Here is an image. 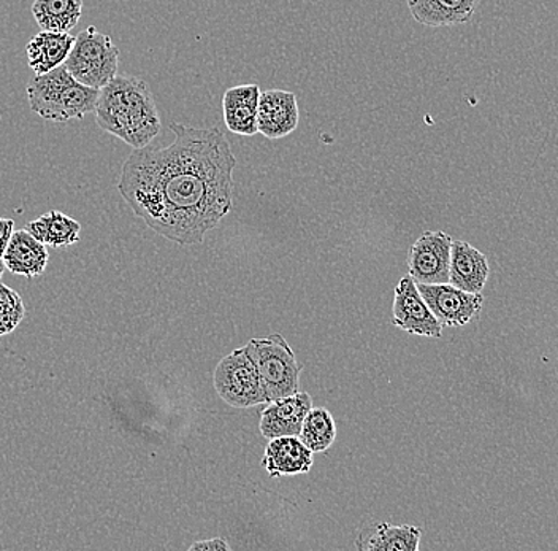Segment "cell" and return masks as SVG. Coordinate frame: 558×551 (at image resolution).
Masks as SVG:
<instances>
[{
  "label": "cell",
  "mask_w": 558,
  "mask_h": 551,
  "mask_svg": "<svg viewBox=\"0 0 558 551\" xmlns=\"http://www.w3.org/2000/svg\"><path fill=\"white\" fill-rule=\"evenodd\" d=\"M169 146L134 149L122 166L121 196L163 239L197 245L232 211V146L219 128L172 123Z\"/></svg>",
  "instance_id": "1"
},
{
  "label": "cell",
  "mask_w": 558,
  "mask_h": 551,
  "mask_svg": "<svg viewBox=\"0 0 558 551\" xmlns=\"http://www.w3.org/2000/svg\"><path fill=\"white\" fill-rule=\"evenodd\" d=\"M94 113L102 131L134 149L148 146L162 129L155 96L148 83L137 76H114L100 89Z\"/></svg>",
  "instance_id": "2"
},
{
  "label": "cell",
  "mask_w": 558,
  "mask_h": 551,
  "mask_svg": "<svg viewBox=\"0 0 558 551\" xmlns=\"http://www.w3.org/2000/svg\"><path fill=\"white\" fill-rule=\"evenodd\" d=\"M31 110L51 123L83 120L96 110L100 89L89 88L73 79L65 65L35 75L27 85Z\"/></svg>",
  "instance_id": "3"
},
{
  "label": "cell",
  "mask_w": 558,
  "mask_h": 551,
  "mask_svg": "<svg viewBox=\"0 0 558 551\" xmlns=\"http://www.w3.org/2000/svg\"><path fill=\"white\" fill-rule=\"evenodd\" d=\"M244 350L259 372L268 403L299 393L302 369L291 345L281 334L251 338Z\"/></svg>",
  "instance_id": "4"
},
{
  "label": "cell",
  "mask_w": 558,
  "mask_h": 551,
  "mask_svg": "<svg viewBox=\"0 0 558 551\" xmlns=\"http://www.w3.org/2000/svg\"><path fill=\"white\" fill-rule=\"evenodd\" d=\"M64 65L83 85L102 89L118 75L120 50L110 36L89 26L75 37Z\"/></svg>",
  "instance_id": "5"
},
{
  "label": "cell",
  "mask_w": 558,
  "mask_h": 551,
  "mask_svg": "<svg viewBox=\"0 0 558 551\" xmlns=\"http://www.w3.org/2000/svg\"><path fill=\"white\" fill-rule=\"evenodd\" d=\"M213 383L218 396L227 406L235 409H251L260 404H268L259 372L244 347L232 351L218 362Z\"/></svg>",
  "instance_id": "6"
},
{
  "label": "cell",
  "mask_w": 558,
  "mask_h": 551,
  "mask_svg": "<svg viewBox=\"0 0 558 551\" xmlns=\"http://www.w3.org/2000/svg\"><path fill=\"white\" fill-rule=\"evenodd\" d=\"M417 289L442 327L466 326L483 310L481 292H466L451 284H417Z\"/></svg>",
  "instance_id": "7"
},
{
  "label": "cell",
  "mask_w": 558,
  "mask_h": 551,
  "mask_svg": "<svg viewBox=\"0 0 558 551\" xmlns=\"http://www.w3.org/2000/svg\"><path fill=\"white\" fill-rule=\"evenodd\" d=\"M452 239L449 233L424 232L411 247L408 256L410 275L416 284H449Z\"/></svg>",
  "instance_id": "8"
},
{
  "label": "cell",
  "mask_w": 558,
  "mask_h": 551,
  "mask_svg": "<svg viewBox=\"0 0 558 551\" xmlns=\"http://www.w3.org/2000/svg\"><path fill=\"white\" fill-rule=\"evenodd\" d=\"M392 312L393 324L404 333L434 338L442 336L441 324L428 309L410 274L404 275L396 286Z\"/></svg>",
  "instance_id": "9"
},
{
  "label": "cell",
  "mask_w": 558,
  "mask_h": 551,
  "mask_svg": "<svg viewBox=\"0 0 558 551\" xmlns=\"http://www.w3.org/2000/svg\"><path fill=\"white\" fill-rule=\"evenodd\" d=\"M300 111L296 96L291 91L268 89L260 93L257 108V132L277 141L288 137L299 128Z\"/></svg>",
  "instance_id": "10"
},
{
  "label": "cell",
  "mask_w": 558,
  "mask_h": 551,
  "mask_svg": "<svg viewBox=\"0 0 558 551\" xmlns=\"http://www.w3.org/2000/svg\"><path fill=\"white\" fill-rule=\"evenodd\" d=\"M313 409V397L308 393L271 400L260 415V432L267 441L277 438H299L303 420Z\"/></svg>",
  "instance_id": "11"
},
{
  "label": "cell",
  "mask_w": 558,
  "mask_h": 551,
  "mask_svg": "<svg viewBox=\"0 0 558 551\" xmlns=\"http://www.w3.org/2000/svg\"><path fill=\"white\" fill-rule=\"evenodd\" d=\"M313 455L312 450L303 445L299 438L289 435V438L268 441L262 464L271 479L300 476V474H308L312 470Z\"/></svg>",
  "instance_id": "12"
},
{
  "label": "cell",
  "mask_w": 558,
  "mask_h": 551,
  "mask_svg": "<svg viewBox=\"0 0 558 551\" xmlns=\"http://www.w3.org/2000/svg\"><path fill=\"white\" fill-rule=\"evenodd\" d=\"M416 23L425 27H452L469 23L481 0H407Z\"/></svg>",
  "instance_id": "13"
},
{
  "label": "cell",
  "mask_w": 558,
  "mask_h": 551,
  "mask_svg": "<svg viewBox=\"0 0 558 551\" xmlns=\"http://www.w3.org/2000/svg\"><path fill=\"white\" fill-rule=\"evenodd\" d=\"M490 266L486 254L463 240H452L449 284L466 292H481L487 284Z\"/></svg>",
  "instance_id": "14"
},
{
  "label": "cell",
  "mask_w": 558,
  "mask_h": 551,
  "mask_svg": "<svg viewBox=\"0 0 558 551\" xmlns=\"http://www.w3.org/2000/svg\"><path fill=\"white\" fill-rule=\"evenodd\" d=\"M3 266L12 274L34 278L44 274L50 261L47 245L35 239L27 229L13 231L9 247L2 256Z\"/></svg>",
  "instance_id": "15"
},
{
  "label": "cell",
  "mask_w": 558,
  "mask_h": 551,
  "mask_svg": "<svg viewBox=\"0 0 558 551\" xmlns=\"http://www.w3.org/2000/svg\"><path fill=\"white\" fill-rule=\"evenodd\" d=\"M259 99L260 88L254 83L227 89L225 99H222L227 129L233 134L244 135V137L257 134Z\"/></svg>",
  "instance_id": "16"
},
{
  "label": "cell",
  "mask_w": 558,
  "mask_h": 551,
  "mask_svg": "<svg viewBox=\"0 0 558 551\" xmlns=\"http://www.w3.org/2000/svg\"><path fill=\"white\" fill-rule=\"evenodd\" d=\"M75 37L70 33H56V31H40L31 38L26 47L27 62L35 75H44L64 64L72 50Z\"/></svg>",
  "instance_id": "17"
},
{
  "label": "cell",
  "mask_w": 558,
  "mask_h": 551,
  "mask_svg": "<svg viewBox=\"0 0 558 551\" xmlns=\"http://www.w3.org/2000/svg\"><path fill=\"white\" fill-rule=\"evenodd\" d=\"M421 536L417 526L378 523L364 529L355 546L362 551H417Z\"/></svg>",
  "instance_id": "18"
},
{
  "label": "cell",
  "mask_w": 558,
  "mask_h": 551,
  "mask_svg": "<svg viewBox=\"0 0 558 551\" xmlns=\"http://www.w3.org/2000/svg\"><path fill=\"white\" fill-rule=\"evenodd\" d=\"M26 229L35 239L51 249H68L73 243L80 242V233H82V225L59 211H50L38 216L26 226Z\"/></svg>",
  "instance_id": "19"
},
{
  "label": "cell",
  "mask_w": 558,
  "mask_h": 551,
  "mask_svg": "<svg viewBox=\"0 0 558 551\" xmlns=\"http://www.w3.org/2000/svg\"><path fill=\"white\" fill-rule=\"evenodd\" d=\"M83 0H34L33 15L41 31L70 33L80 23Z\"/></svg>",
  "instance_id": "20"
},
{
  "label": "cell",
  "mask_w": 558,
  "mask_h": 551,
  "mask_svg": "<svg viewBox=\"0 0 558 551\" xmlns=\"http://www.w3.org/2000/svg\"><path fill=\"white\" fill-rule=\"evenodd\" d=\"M299 439L313 453H323L329 450L337 439V424H335L330 411L324 407H317V409L313 407L303 420Z\"/></svg>",
  "instance_id": "21"
},
{
  "label": "cell",
  "mask_w": 558,
  "mask_h": 551,
  "mask_svg": "<svg viewBox=\"0 0 558 551\" xmlns=\"http://www.w3.org/2000/svg\"><path fill=\"white\" fill-rule=\"evenodd\" d=\"M26 316V307L15 289L0 284V337L13 333Z\"/></svg>",
  "instance_id": "22"
},
{
  "label": "cell",
  "mask_w": 558,
  "mask_h": 551,
  "mask_svg": "<svg viewBox=\"0 0 558 551\" xmlns=\"http://www.w3.org/2000/svg\"><path fill=\"white\" fill-rule=\"evenodd\" d=\"M230 546L226 542L225 539H219V537H215V539L208 540H198V542L192 543L190 547V551H229Z\"/></svg>",
  "instance_id": "23"
},
{
  "label": "cell",
  "mask_w": 558,
  "mask_h": 551,
  "mask_svg": "<svg viewBox=\"0 0 558 551\" xmlns=\"http://www.w3.org/2000/svg\"><path fill=\"white\" fill-rule=\"evenodd\" d=\"M13 231H15V221L9 218H0V260H2L7 247H9Z\"/></svg>",
  "instance_id": "24"
},
{
  "label": "cell",
  "mask_w": 558,
  "mask_h": 551,
  "mask_svg": "<svg viewBox=\"0 0 558 551\" xmlns=\"http://www.w3.org/2000/svg\"><path fill=\"white\" fill-rule=\"evenodd\" d=\"M3 271H5V266H3V261L0 260V278H2Z\"/></svg>",
  "instance_id": "25"
}]
</instances>
